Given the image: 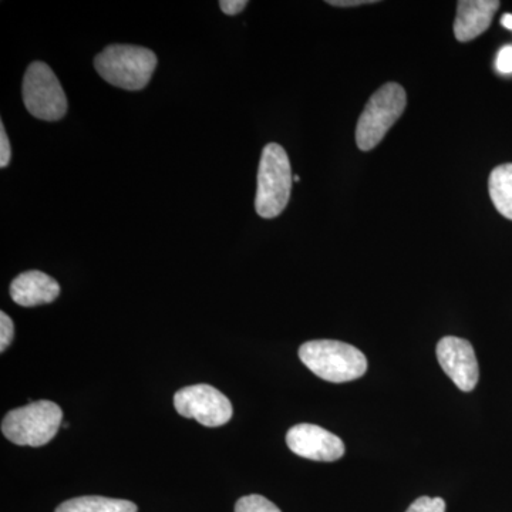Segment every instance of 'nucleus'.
Masks as SVG:
<instances>
[{"mask_svg": "<svg viewBox=\"0 0 512 512\" xmlns=\"http://www.w3.org/2000/svg\"><path fill=\"white\" fill-rule=\"evenodd\" d=\"M303 365L320 379L345 383L359 379L367 370L366 356L348 343L338 340H312L299 349Z\"/></svg>", "mask_w": 512, "mask_h": 512, "instance_id": "obj_1", "label": "nucleus"}, {"mask_svg": "<svg viewBox=\"0 0 512 512\" xmlns=\"http://www.w3.org/2000/svg\"><path fill=\"white\" fill-rule=\"evenodd\" d=\"M292 167L285 148L269 143L259 161L255 210L259 217L272 220L285 211L292 192Z\"/></svg>", "mask_w": 512, "mask_h": 512, "instance_id": "obj_2", "label": "nucleus"}, {"mask_svg": "<svg viewBox=\"0 0 512 512\" xmlns=\"http://www.w3.org/2000/svg\"><path fill=\"white\" fill-rule=\"evenodd\" d=\"M94 67L107 83L134 92L150 83L157 56L146 47L113 45L94 59Z\"/></svg>", "mask_w": 512, "mask_h": 512, "instance_id": "obj_3", "label": "nucleus"}, {"mask_svg": "<svg viewBox=\"0 0 512 512\" xmlns=\"http://www.w3.org/2000/svg\"><path fill=\"white\" fill-rule=\"evenodd\" d=\"M406 106V90L400 84L386 83L380 87L367 101L357 121L356 144L359 150H373L402 117Z\"/></svg>", "mask_w": 512, "mask_h": 512, "instance_id": "obj_4", "label": "nucleus"}, {"mask_svg": "<svg viewBox=\"0 0 512 512\" xmlns=\"http://www.w3.org/2000/svg\"><path fill=\"white\" fill-rule=\"evenodd\" d=\"M62 421L63 412L56 403L40 400L6 414L2 433L18 446L40 447L55 439Z\"/></svg>", "mask_w": 512, "mask_h": 512, "instance_id": "obj_5", "label": "nucleus"}, {"mask_svg": "<svg viewBox=\"0 0 512 512\" xmlns=\"http://www.w3.org/2000/svg\"><path fill=\"white\" fill-rule=\"evenodd\" d=\"M23 101L33 117L45 121L63 119L67 99L62 84L43 62L30 64L23 79Z\"/></svg>", "mask_w": 512, "mask_h": 512, "instance_id": "obj_6", "label": "nucleus"}, {"mask_svg": "<svg viewBox=\"0 0 512 512\" xmlns=\"http://www.w3.org/2000/svg\"><path fill=\"white\" fill-rule=\"evenodd\" d=\"M174 406L185 419H195L205 427L224 426L234 413L228 397L210 384H194L178 390Z\"/></svg>", "mask_w": 512, "mask_h": 512, "instance_id": "obj_7", "label": "nucleus"}, {"mask_svg": "<svg viewBox=\"0 0 512 512\" xmlns=\"http://www.w3.org/2000/svg\"><path fill=\"white\" fill-rule=\"evenodd\" d=\"M437 359L458 389L471 392L478 383V362L473 345L466 339L446 336L437 345Z\"/></svg>", "mask_w": 512, "mask_h": 512, "instance_id": "obj_8", "label": "nucleus"}, {"mask_svg": "<svg viewBox=\"0 0 512 512\" xmlns=\"http://www.w3.org/2000/svg\"><path fill=\"white\" fill-rule=\"evenodd\" d=\"M286 444L296 456L313 461L339 460L345 454V444L335 434L315 426V424H298L286 434Z\"/></svg>", "mask_w": 512, "mask_h": 512, "instance_id": "obj_9", "label": "nucleus"}, {"mask_svg": "<svg viewBox=\"0 0 512 512\" xmlns=\"http://www.w3.org/2000/svg\"><path fill=\"white\" fill-rule=\"evenodd\" d=\"M500 5L497 0H460L454 20V36L458 42H470L483 35Z\"/></svg>", "mask_w": 512, "mask_h": 512, "instance_id": "obj_10", "label": "nucleus"}, {"mask_svg": "<svg viewBox=\"0 0 512 512\" xmlns=\"http://www.w3.org/2000/svg\"><path fill=\"white\" fill-rule=\"evenodd\" d=\"M59 295L60 285L52 276L40 271L23 272L10 284V296L13 301L25 308L52 303Z\"/></svg>", "mask_w": 512, "mask_h": 512, "instance_id": "obj_11", "label": "nucleus"}, {"mask_svg": "<svg viewBox=\"0 0 512 512\" xmlns=\"http://www.w3.org/2000/svg\"><path fill=\"white\" fill-rule=\"evenodd\" d=\"M488 191L497 211L512 221V164L494 168L488 180Z\"/></svg>", "mask_w": 512, "mask_h": 512, "instance_id": "obj_12", "label": "nucleus"}, {"mask_svg": "<svg viewBox=\"0 0 512 512\" xmlns=\"http://www.w3.org/2000/svg\"><path fill=\"white\" fill-rule=\"evenodd\" d=\"M55 512H137V505L131 501L87 495L60 504Z\"/></svg>", "mask_w": 512, "mask_h": 512, "instance_id": "obj_13", "label": "nucleus"}, {"mask_svg": "<svg viewBox=\"0 0 512 512\" xmlns=\"http://www.w3.org/2000/svg\"><path fill=\"white\" fill-rule=\"evenodd\" d=\"M235 512H282L272 501L262 495L252 494L242 497L235 505Z\"/></svg>", "mask_w": 512, "mask_h": 512, "instance_id": "obj_14", "label": "nucleus"}, {"mask_svg": "<svg viewBox=\"0 0 512 512\" xmlns=\"http://www.w3.org/2000/svg\"><path fill=\"white\" fill-rule=\"evenodd\" d=\"M406 512H446V501L439 497H420Z\"/></svg>", "mask_w": 512, "mask_h": 512, "instance_id": "obj_15", "label": "nucleus"}, {"mask_svg": "<svg viewBox=\"0 0 512 512\" xmlns=\"http://www.w3.org/2000/svg\"><path fill=\"white\" fill-rule=\"evenodd\" d=\"M15 336V325L5 312L0 313V352H5Z\"/></svg>", "mask_w": 512, "mask_h": 512, "instance_id": "obj_16", "label": "nucleus"}, {"mask_svg": "<svg viewBox=\"0 0 512 512\" xmlns=\"http://www.w3.org/2000/svg\"><path fill=\"white\" fill-rule=\"evenodd\" d=\"M495 67L501 74H512V46H504L498 52Z\"/></svg>", "mask_w": 512, "mask_h": 512, "instance_id": "obj_17", "label": "nucleus"}, {"mask_svg": "<svg viewBox=\"0 0 512 512\" xmlns=\"http://www.w3.org/2000/svg\"><path fill=\"white\" fill-rule=\"evenodd\" d=\"M12 157V148H10L8 134H6L5 126H0V167L6 168Z\"/></svg>", "mask_w": 512, "mask_h": 512, "instance_id": "obj_18", "label": "nucleus"}, {"mask_svg": "<svg viewBox=\"0 0 512 512\" xmlns=\"http://www.w3.org/2000/svg\"><path fill=\"white\" fill-rule=\"evenodd\" d=\"M247 6V0H222V2H220L222 12L228 16L238 15V13H241Z\"/></svg>", "mask_w": 512, "mask_h": 512, "instance_id": "obj_19", "label": "nucleus"}, {"mask_svg": "<svg viewBox=\"0 0 512 512\" xmlns=\"http://www.w3.org/2000/svg\"><path fill=\"white\" fill-rule=\"evenodd\" d=\"M329 5L339 6V8H352V6L370 5L376 3L375 0H329Z\"/></svg>", "mask_w": 512, "mask_h": 512, "instance_id": "obj_20", "label": "nucleus"}, {"mask_svg": "<svg viewBox=\"0 0 512 512\" xmlns=\"http://www.w3.org/2000/svg\"><path fill=\"white\" fill-rule=\"evenodd\" d=\"M501 25L512 32V15H510V13H505L503 18H501Z\"/></svg>", "mask_w": 512, "mask_h": 512, "instance_id": "obj_21", "label": "nucleus"}, {"mask_svg": "<svg viewBox=\"0 0 512 512\" xmlns=\"http://www.w3.org/2000/svg\"><path fill=\"white\" fill-rule=\"evenodd\" d=\"M299 180H301V178H299V175H293V181H295V183H299Z\"/></svg>", "mask_w": 512, "mask_h": 512, "instance_id": "obj_22", "label": "nucleus"}]
</instances>
